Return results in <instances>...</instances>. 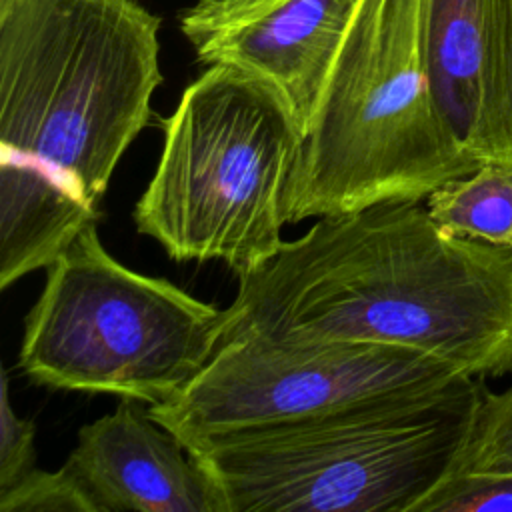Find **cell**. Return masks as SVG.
I'll list each match as a JSON object with an SVG mask.
<instances>
[{"label":"cell","instance_id":"obj_1","mask_svg":"<svg viewBox=\"0 0 512 512\" xmlns=\"http://www.w3.org/2000/svg\"><path fill=\"white\" fill-rule=\"evenodd\" d=\"M160 20L136 0H0V288L100 218L162 84Z\"/></svg>","mask_w":512,"mask_h":512},{"label":"cell","instance_id":"obj_2","mask_svg":"<svg viewBox=\"0 0 512 512\" xmlns=\"http://www.w3.org/2000/svg\"><path fill=\"white\" fill-rule=\"evenodd\" d=\"M238 280L220 344L374 342L474 380L512 376L510 248L446 232L420 202L320 216Z\"/></svg>","mask_w":512,"mask_h":512},{"label":"cell","instance_id":"obj_3","mask_svg":"<svg viewBox=\"0 0 512 512\" xmlns=\"http://www.w3.org/2000/svg\"><path fill=\"white\" fill-rule=\"evenodd\" d=\"M480 164L434 102L422 0H358L302 140L288 222L422 202Z\"/></svg>","mask_w":512,"mask_h":512},{"label":"cell","instance_id":"obj_4","mask_svg":"<svg viewBox=\"0 0 512 512\" xmlns=\"http://www.w3.org/2000/svg\"><path fill=\"white\" fill-rule=\"evenodd\" d=\"M164 144L136 230L176 262H222L238 278L282 248L302 128L264 80L206 66L162 120Z\"/></svg>","mask_w":512,"mask_h":512},{"label":"cell","instance_id":"obj_5","mask_svg":"<svg viewBox=\"0 0 512 512\" xmlns=\"http://www.w3.org/2000/svg\"><path fill=\"white\" fill-rule=\"evenodd\" d=\"M480 380L186 444L226 512H412L444 474Z\"/></svg>","mask_w":512,"mask_h":512},{"label":"cell","instance_id":"obj_6","mask_svg":"<svg viewBox=\"0 0 512 512\" xmlns=\"http://www.w3.org/2000/svg\"><path fill=\"white\" fill-rule=\"evenodd\" d=\"M224 310L120 264L88 224L46 268L18 364L54 390L146 404L180 394L220 344Z\"/></svg>","mask_w":512,"mask_h":512},{"label":"cell","instance_id":"obj_7","mask_svg":"<svg viewBox=\"0 0 512 512\" xmlns=\"http://www.w3.org/2000/svg\"><path fill=\"white\" fill-rule=\"evenodd\" d=\"M474 382L454 366L402 346L246 334L222 342L180 394L148 406V414L186 446L380 400L452 394Z\"/></svg>","mask_w":512,"mask_h":512},{"label":"cell","instance_id":"obj_8","mask_svg":"<svg viewBox=\"0 0 512 512\" xmlns=\"http://www.w3.org/2000/svg\"><path fill=\"white\" fill-rule=\"evenodd\" d=\"M358 0H198L180 30L198 62L270 84L306 134Z\"/></svg>","mask_w":512,"mask_h":512},{"label":"cell","instance_id":"obj_9","mask_svg":"<svg viewBox=\"0 0 512 512\" xmlns=\"http://www.w3.org/2000/svg\"><path fill=\"white\" fill-rule=\"evenodd\" d=\"M62 466L92 512H226L194 454L132 398L82 426Z\"/></svg>","mask_w":512,"mask_h":512},{"label":"cell","instance_id":"obj_10","mask_svg":"<svg viewBox=\"0 0 512 512\" xmlns=\"http://www.w3.org/2000/svg\"><path fill=\"white\" fill-rule=\"evenodd\" d=\"M492 26L494 0H422L432 96L444 122L468 152L482 106Z\"/></svg>","mask_w":512,"mask_h":512},{"label":"cell","instance_id":"obj_11","mask_svg":"<svg viewBox=\"0 0 512 512\" xmlns=\"http://www.w3.org/2000/svg\"><path fill=\"white\" fill-rule=\"evenodd\" d=\"M440 228L462 238L512 246V162L484 160L426 198Z\"/></svg>","mask_w":512,"mask_h":512},{"label":"cell","instance_id":"obj_12","mask_svg":"<svg viewBox=\"0 0 512 512\" xmlns=\"http://www.w3.org/2000/svg\"><path fill=\"white\" fill-rule=\"evenodd\" d=\"M470 152L480 162H512V0H494L488 72Z\"/></svg>","mask_w":512,"mask_h":512},{"label":"cell","instance_id":"obj_13","mask_svg":"<svg viewBox=\"0 0 512 512\" xmlns=\"http://www.w3.org/2000/svg\"><path fill=\"white\" fill-rule=\"evenodd\" d=\"M444 474H512V384L498 392L480 386L462 440Z\"/></svg>","mask_w":512,"mask_h":512},{"label":"cell","instance_id":"obj_14","mask_svg":"<svg viewBox=\"0 0 512 512\" xmlns=\"http://www.w3.org/2000/svg\"><path fill=\"white\" fill-rule=\"evenodd\" d=\"M412 512H512V474H442Z\"/></svg>","mask_w":512,"mask_h":512},{"label":"cell","instance_id":"obj_15","mask_svg":"<svg viewBox=\"0 0 512 512\" xmlns=\"http://www.w3.org/2000/svg\"><path fill=\"white\" fill-rule=\"evenodd\" d=\"M0 512H92L72 474L32 468L14 486L0 492Z\"/></svg>","mask_w":512,"mask_h":512},{"label":"cell","instance_id":"obj_16","mask_svg":"<svg viewBox=\"0 0 512 512\" xmlns=\"http://www.w3.org/2000/svg\"><path fill=\"white\" fill-rule=\"evenodd\" d=\"M36 424L30 418H20L10 402L8 372L0 376V492L14 486L28 474L36 462L34 452Z\"/></svg>","mask_w":512,"mask_h":512},{"label":"cell","instance_id":"obj_17","mask_svg":"<svg viewBox=\"0 0 512 512\" xmlns=\"http://www.w3.org/2000/svg\"><path fill=\"white\" fill-rule=\"evenodd\" d=\"M510 252H512V246H510Z\"/></svg>","mask_w":512,"mask_h":512}]
</instances>
